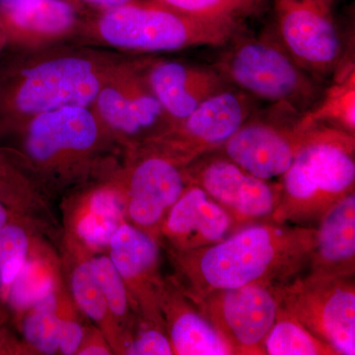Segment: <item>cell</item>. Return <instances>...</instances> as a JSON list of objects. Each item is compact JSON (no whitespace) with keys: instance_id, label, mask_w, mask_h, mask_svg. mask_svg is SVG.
I'll list each match as a JSON object with an SVG mask.
<instances>
[{"instance_id":"obj_1","label":"cell","mask_w":355,"mask_h":355,"mask_svg":"<svg viewBox=\"0 0 355 355\" xmlns=\"http://www.w3.org/2000/svg\"><path fill=\"white\" fill-rule=\"evenodd\" d=\"M125 53L65 44L7 51L0 60V137L41 114L65 107H91Z\"/></svg>"},{"instance_id":"obj_2","label":"cell","mask_w":355,"mask_h":355,"mask_svg":"<svg viewBox=\"0 0 355 355\" xmlns=\"http://www.w3.org/2000/svg\"><path fill=\"white\" fill-rule=\"evenodd\" d=\"M316 228L266 221L237 229L221 241L181 252L193 300L252 284H284L309 263Z\"/></svg>"},{"instance_id":"obj_3","label":"cell","mask_w":355,"mask_h":355,"mask_svg":"<svg viewBox=\"0 0 355 355\" xmlns=\"http://www.w3.org/2000/svg\"><path fill=\"white\" fill-rule=\"evenodd\" d=\"M243 23L198 19L139 0L85 18L77 44L130 55H151L198 46H225Z\"/></svg>"},{"instance_id":"obj_4","label":"cell","mask_w":355,"mask_h":355,"mask_svg":"<svg viewBox=\"0 0 355 355\" xmlns=\"http://www.w3.org/2000/svg\"><path fill=\"white\" fill-rule=\"evenodd\" d=\"M354 135L324 125L311 127L309 139L282 175L277 223L319 219L354 191Z\"/></svg>"},{"instance_id":"obj_5","label":"cell","mask_w":355,"mask_h":355,"mask_svg":"<svg viewBox=\"0 0 355 355\" xmlns=\"http://www.w3.org/2000/svg\"><path fill=\"white\" fill-rule=\"evenodd\" d=\"M214 69L238 90L275 109L302 116L319 101L320 81L292 58L275 35L236 36Z\"/></svg>"},{"instance_id":"obj_6","label":"cell","mask_w":355,"mask_h":355,"mask_svg":"<svg viewBox=\"0 0 355 355\" xmlns=\"http://www.w3.org/2000/svg\"><path fill=\"white\" fill-rule=\"evenodd\" d=\"M91 108L116 141L130 149L175 125L147 86L137 55H125L114 65Z\"/></svg>"},{"instance_id":"obj_7","label":"cell","mask_w":355,"mask_h":355,"mask_svg":"<svg viewBox=\"0 0 355 355\" xmlns=\"http://www.w3.org/2000/svg\"><path fill=\"white\" fill-rule=\"evenodd\" d=\"M280 308L330 345L338 355L355 354L354 277L308 275L282 286Z\"/></svg>"},{"instance_id":"obj_8","label":"cell","mask_w":355,"mask_h":355,"mask_svg":"<svg viewBox=\"0 0 355 355\" xmlns=\"http://www.w3.org/2000/svg\"><path fill=\"white\" fill-rule=\"evenodd\" d=\"M275 36L292 58L320 79L335 76L343 46L331 7L322 0H270Z\"/></svg>"},{"instance_id":"obj_9","label":"cell","mask_w":355,"mask_h":355,"mask_svg":"<svg viewBox=\"0 0 355 355\" xmlns=\"http://www.w3.org/2000/svg\"><path fill=\"white\" fill-rule=\"evenodd\" d=\"M282 284H252L196 301L234 354L263 355V342L282 304Z\"/></svg>"},{"instance_id":"obj_10","label":"cell","mask_w":355,"mask_h":355,"mask_svg":"<svg viewBox=\"0 0 355 355\" xmlns=\"http://www.w3.org/2000/svg\"><path fill=\"white\" fill-rule=\"evenodd\" d=\"M253 99L234 87L212 96L151 144L188 166L216 153L253 114Z\"/></svg>"},{"instance_id":"obj_11","label":"cell","mask_w":355,"mask_h":355,"mask_svg":"<svg viewBox=\"0 0 355 355\" xmlns=\"http://www.w3.org/2000/svg\"><path fill=\"white\" fill-rule=\"evenodd\" d=\"M189 184H197L227 209L242 226L272 216L280 198V184L250 174L225 156L203 155L186 167Z\"/></svg>"},{"instance_id":"obj_12","label":"cell","mask_w":355,"mask_h":355,"mask_svg":"<svg viewBox=\"0 0 355 355\" xmlns=\"http://www.w3.org/2000/svg\"><path fill=\"white\" fill-rule=\"evenodd\" d=\"M297 119L286 123L253 114L217 151L260 179L282 177L309 139L311 128H299Z\"/></svg>"},{"instance_id":"obj_13","label":"cell","mask_w":355,"mask_h":355,"mask_svg":"<svg viewBox=\"0 0 355 355\" xmlns=\"http://www.w3.org/2000/svg\"><path fill=\"white\" fill-rule=\"evenodd\" d=\"M11 135L20 139L19 156L31 169L62 149L104 150L116 142L91 107H65L41 114Z\"/></svg>"},{"instance_id":"obj_14","label":"cell","mask_w":355,"mask_h":355,"mask_svg":"<svg viewBox=\"0 0 355 355\" xmlns=\"http://www.w3.org/2000/svg\"><path fill=\"white\" fill-rule=\"evenodd\" d=\"M132 149L139 155L127 175L128 214L137 225L154 227L188 187L186 166L151 142Z\"/></svg>"},{"instance_id":"obj_15","label":"cell","mask_w":355,"mask_h":355,"mask_svg":"<svg viewBox=\"0 0 355 355\" xmlns=\"http://www.w3.org/2000/svg\"><path fill=\"white\" fill-rule=\"evenodd\" d=\"M86 17L67 0H0L9 50L76 44Z\"/></svg>"},{"instance_id":"obj_16","label":"cell","mask_w":355,"mask_h":355,"mask_svg":"<svg viewBox=\"0 0 355 355\" xmlns=\"http://www.w3.org/2000/svg\"><path fill=\"white\" fill-rule=\"evenodd\" d=\"M140 71L153 94L175 123L212 96L232 87L214 67L137 55Z\"/></svg>"},{"instance_id":"obj_17","label":"cell","mask_w":355,"mask_h":355,"mask_svg":"<svg viewBox=\"0 0 355 355\" xmlns=\"http://www.w3.org/2000/svg\"><path fill=\"white\" fill-rule=\"evenodd\" d=\"M243 226L197 184H189L167 214L166 234L181 252L221 241Z\"/></svg>"},{"instance_id":"obj_18","label":"cell","mask_w":355,"mask_h":355,"mask_svg":"<svg viewBox=\"0 0 355 355\" xmlns=\"http://www.w3.org/2000/svg\"><path fill=\"white\" fill-rule=\"evenodd\" d=\"M309 265V275L315 277H354V191L338 200L320 218Z\"/></svg>"},{"instance_id":"obj_19","label":"cell","mask_w":355,"mask_h":355,"mask_svg":"<svg viewBox=\"0 0 355 355\" xmlns=\"http://www.w3.org/2000/svg\"><path fill=\"white\" fill-rule=\"evenodd\" d=\"M171 312L169 340L174 354H234L188 291L173 302Z\"/></svg>"},{"instance_id":"obj_20","label":"cell","mask_w":355,"mask_h":355,"mask_svg":"<svg viewBox=\"0 0 355 355\" xmlns=\"http://www.w3.org/2000/svg\"><path fill=\"white\" fill-rule=\"evenodd\" d=\"M336 70L335 83L327 89L317 104L297 119L301 130L324 125L355 133V73L352 62Z\"/></svg>"},{"instance_id":"obj_21","label":"cell","mask_w":355,"mask_h":355,"mask_svg":"<svg viewBox=\"0 0 355 355\" xmlns=\"http://www.w3.org/2000/svg\"><path fill=\"white\" fill-rule=\"evenodd\" d=\"M110 259L123 279L144 284L153 277L159 261L157 243L151 236L121 223L109 243Z\"/></svg>"},{"instance_id":"obj_22","label":"cell","mask_w":355,"mask_h":355,"mask_svg":"<svg viewBox=\"0 0 355 355\" xmlns=\"http://www.w3.org/2000/svg\"><path fill=\"white\" fill-rule=\"evenodd\" d=\"M263 352L268 355H338L330 345L313 335L282 308L263 342Z\"/></svg>"},{"instance_id":"obj_23","label":"cell","mask_w":355,"mask_h":355,"mask_svg":"<svg viewBox=\"0 0 355 355\" xmlns=\"http://www.w3.org/2000/svg\"><path fill=\"white\" fill-rule=\"evenodd\" d=\"M116 191L100 190L91 198L89 212L79 222L78 234L93 248L108 246L114 231L121 224L123 205Z\"/></svg>"},{"instance_id":"obj_24","label":"cell","mask_w":355,"mask_h":355,"mask_svg":"<svg viewBox=\"0 0 355 355\" xmlns=\"http://www.w3.org/2000/svg\"><path fill=\"white\" fill-rule=\"evenodd\" d=\"M176 12L214 21L241 22L256 17L270 0H150Z\"/></svg>"},{"instance_id":"obj_25","label":"cell","mask_w":355,"mask_h":355,"mask_svg":"<svg viewBox=\"0 0 355 355\" xmlns=\"http://www.w3.org/2000/svg\"><path fill=\"white\" fill-rule=\"evenodd\" d=\"M32 309L23 324L26 340L43 354H55L62 320L55 313L57 300L53 292L33 306Z\"/></svg>"},{"instance_id":"obj_26","label":"cell","mask_w":355,"mask_h":355,"mask_svg":"<svg viewBox=\"0 0 355 355\" xmlns=\"http://www.w3.org/2000/svg\"><path fill=\"white\" fill-rule=\"evenodd\" d=\"M9 287V300L18 309L32 308L53 292L50 275L42 266L27 261Z\"/></svg>"},{"instance_id":"obj_27","label":"cell","mask_w":355,"mask_h":355,"mask_svg":"<svg viewBox=\"0 0 355 355\" xmlns=\"http://www.w3.org/2000/svg\"><path fill=\"white\" fill-rule=\"evenodd\" d=\"M28 236L20 226L6 224L0 229V282L9 287L26 263Z\"/></svg>"},{"instance_id":"obj_28","label":"cell","mask_w":355,"mask_h":355,"mask_svg":"<svg viewBox=\"0 0 355 355\" xmlns=\"http://www.w3.org/2000/svg\"><path fill=\"white\" fill-rule=\"evenodd\" d=\"M71 291L77 304L89 318L94 321L104 319L108 306L90 263L77 266L71 277Z\"/></svg>"},{"instance_id":"obj_29","label":"cell","mask_w":355,"mask_h":355,"mask_svg":"<svg viewBox=\"0 0 355 355\" xmlns=\"http://www.w3.org/2000/svg\"><path fill=\"white\" fill-rule=\"evenodd\" d=\"M100 288L106 299L108 309L116 316H123L128 310V293L125 279L108 257H99L90 261Z\"/></svg>"},{"instance_id":"obj_30","label":"cell","mask_w":355,"mask_h":355,"mask_svg":"<svg viewBox=\"0 0 355 355\" xmlns=\"http://www.w3.org/2000/svg\"><path fill=\"white\" fill-rule=\"evenodd\" d=\"M127 354L130 355H171L174 354L169 338L157 330H147L130 345Z\"/></svg>"},{"instance_id":"obj_31","label":"cell","mask_w":355,"mask_h":355,"mask_svg":"<svg viewBox=\"0 0 355 355\" xmlns=\"http://www.w3.org/2000/svg\"><path fill=\"white\" fill-rule=\"evenodd\" d=\"M83 338V330L80 324L72 321H60L58 349L62 354H76Z\"/></svg>"},{"instance_id":"obj_32","label":"cell","mask_w":355,"mask_h":355,"mask_svg":"<svg viewBox=\"0 0 355 355\" xmlns=\"http://www.w3.org/2000/svg\"><path fill=\"white\" fill-rule=\"evenodd\" d=\"M84 15H94L113 10L139 0H67Z\"/></svg>"},{"instance_id":"obj_33","label":"cell","mask_w":355,"mask_h":355,"mask_svg":"<svg viewBox=\"0 0 355 355\" xmlns=\"http://www.w3.org/2000/svg\"><path fill=\"white\" fill-rule=\"evenodd\" d=\"M15 176L13 168L7 163L6 159L0 153V200L3 197L4 191L8 188Z\"/></svg>"},{"instance_id":"obj_34","label":"cell","mask_w":355,"mask_h":355,"mask_svg":"<svg viewBox=\"0 0 355 355\" xmlns=\"http://www.w3.org/2000/svg\"><path fill=\"white\" fill-rule=\"evenodd\" d=\"M79 354L83 355H102L110 354L109 350L105 347H100V345H90V347H85L81 350Z\"/></svg>"},{"instance_id":"obj_35","label":"cell","mask_w":355,"mask_h":355,"mask_svg":"<svg viewBox=\"0 0 355 355\" xmlns=\"http://www.w3.org/2000/svg\"><path fill=\"white\" fill-rule=\"evenodd\" d=\"M9 51L8 42H7L6 32H4L3 27H2L1 22H0V60L3 58L6 55L7 51Z\"/></svg>"},{"instance_id":"obj_36","label":"cell","mask_w":355,"mask_h":355,"mask_svg":"<svg viewBox=\"0 0 355 355\" xmlns=\"http://www.w3.org/2000/svg\"><path fill=\"white\" fill-rule=\"evenodd\" d=\"M9 222V212L4 207L3 203L0 202V229L4 227Z\"/></svg>"},{"instance_id":"obj_37","label":"cell","mask_w":355,"mask_h":355,"mask_svg":"<svg viewBox=\"0 0 355 355\" xmlns=\"http://www.w3.org/2000/svg\"><path fill=\"white\" fill-rule=\"evenodd\" d=\"M322 1L324 2L327 6H329L333 8L334 6H335V3L336 1H338V0H322Z\"/></svg>"},{"instance_id":"obj_38","label":"cell","mask_w":355,"mask_h":355,"mask_svg":"<svg viewBox=\"0 0 355 355\" xmlns=\"http://www.w3.org/2000/svg\"><path fill=\"white\" fill-rule=\"evenodd\" d=\"M1 287H2V286H1V282H0V289H1Z\"/></svg>"}]
</instances>
